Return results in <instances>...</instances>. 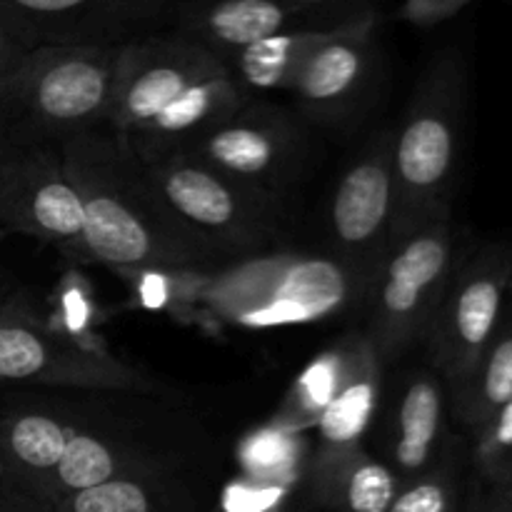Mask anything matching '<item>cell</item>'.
Masks as SVG:
<instances>
[{
  "mask_svg": "<svg viewBox=\"0 0 512 512\" xmlns=\"http://www.w3.org/2000/svg\"><path fill=\"white\" fill-rule=\"evenodd\" d=\"M195 278V298L205 308L248 328L310 323L365 303L355 278L335 255L245 260Z\"/></svg>",
  "mask_w": 512,
  "mask_h": 512,
  "instance_id": "cell-4",
  "label": "cell"
},
{
  "mask_svg": "<svg viewBox=\"0 0 512 512\" xmlns=\"http://www.w3.org/2000/svg\"><path fill=\"white\" fill-rule=\"evenodd\" d=\"M455 268L458 258L450 215L395 240L365 300L370 305L365 338L380 363L388 365L410 345L425 340Z\"/></svg>",
  "mask_w": 512,
  "mask_h": 512,
  "instance_id": "cell-6",
  "label": "cell"
},
{
  "mask_svg": "<svg viewBox=\"0 0 512 512\" xmlns=\"http://www.w3.org/2000/svg\"><path fill=\"white\" fill-rule=\"evenodd\" d=\"M83 420L50 410H13L0 418V458L8 485L33 495L58 465Z\"/></svg>",
  "mask_w": 512,
  "mask_h": 512,
  "instance_id": "cell-19",
  "label": "cell"
},
{
  "mask_svg": "<svg viewBox=\"0 0 512 512\" xmlns=\"http://www.w3.org/2000/svg\"><path fill=\"white\" fill-rule=\"evenodd\" d=\"M340 355H343V368H340L338 388L313 425L318 433L315 458L363 448L365 430L378 413L385 365L380 363L370 340L365 338V333L353 335L340 345Z\"/></svg>",
  "mask_w": 512,
  "mask_h": 512,
  "instance_id": "cell-17",
  "label": "cell"
},
{
  "mask_svg": "<svg viewBox=\"0 0 512 512\" xmlns=\"http://www.w3.org/2000/svg\"><path fill=\"white\" fill-rule=\"evenodd\" d=\"M0 383L100 393H150L155 388L148 375L108 350L50 328L15 290L0 303Z\"/></svg>",
  "mask_w": 512,
  "mask_h": 512,
  "instance_id": "cell-7",
  "label": "cell"
},
{
  "mask_svg": "<svg viewBox=\"0 0 512 512\" xmlns=\"http://www.w3.org/2000/svg\"><path fill=\"white\" fill-rule=\"evenodd\" d=\"M10 293H13V280H10L8 273H3V270H0V303H3Z\"/></svg>",
  "mask_w": 512,
  "mask_h": 512,
  "instance_id": "cell-31",
  "label": "cell"
},
{
  "mask_svg": "<svg viewBox=\"0 0 512 512\" xmlns=\"http://www.w3.org/2000/svg\"><path fill=\"white\" fill-rule=\"evenodd\" d=\"M5 483H8V473H5V463L3 458H0V488H3Z\"/></svg>",
  "mask_w": 512,
  "mask_h": 512,
  "instance_id": "cell-32",
  "label": "cell"
},
{
  "mask_svg": "<svg viewBox=\"0 0 512 512\" xmlns=\"http://www.w3.org/2000/svg\"><path fill=\"white\" fill-rule=\"evenodd\" d=\"M473 512H512V488H493Z\"/></svg>",
  "mask_w": 512,
  "mask_h": 512,
  "instance_id": "cell-30",
  "label": "cell"
},
{
  "mask_svg": "<svg viewBox=\"0 0 512 512\" xmlns=\"http://www.w3.org/2000/svg\"><path fill=\"white\" fill-rule=\"evenodd\" d=\"M375 5L368 0H180L175 25L218 58L303 28H335Z\"/></svg>",
  "mask_w": 512,
  "mask_h": 512,
  "instance_id": "cell-12",
  "label": "cell"
},
{
  "mask_svg": "<svg viewBox=\"0 0 512 512\" xmlns=\"http://www.w3.org/2000/svg\"><path fill=\"white\" fill-rule=\"evenodd\" d=\"M300 130L270 103H245L183 153L273 195L290 183L300 160Z\"/></svg>",
  "mask_w": 512,
  "mask_h": 512,
  "instance_id": "cell-14",
  "label": "cell"
},
{
  "mask_svg": "<svg viewBox=\"0 0 512 512\" xmlns=\"http://www.w3.org/2000/svg\"><path fill=\"white\" fill-rule=\"evenodd\" d=\"M468 70L455 50L430 60L400 128L393 133V243L420 225L450 215Z\"/></svg>",
  "mask_w": 512,
  "mask_h": 512,
  "instance_id": "cell-3",
  "label": "cell"
},
{
  "mask_svg": "<svg viewBox=\"0 0 512 512\" xmlns=\"http://www.w3.org/2000/svg\"><path fill=\"white\" fill-rule=\"evenodd\" d=\"M0 512H53L50 505L40 503L33 495L23 493V490L13 488V485L5 483L0 488Z\"/></svg>",
  "mask_w": 512,
  "mask_h": 512,
  "instance_id": "cell-29",
  "label": "cell"
},
{
  "mask_svg": "<svg viewBox=\"0 0 512 512\" xmlns=\"http://www.w3.org/2000/svg\"><path fill=\"white\" fill-rule=\"evenodd\" d=\"M155 198L190 240L218 263L253 258L278 233L275 198L193 153L143 163Z\"/></svg>",
  "mask_w": 512,
  "mask_h": 512,
  "instance_id": "cell-5",
  "label": "cell"
},
{
  "mask_svg": "<svg viewBox=\"0 0 512 512\" xmlns=\"http://www.w3.org/2000/svg\"><path fill=\"white\" fill-rule=\"evenodd\" d=\"M393 230V133L383 130L345 170L330 203L335 258L350 270L365 300L393 248Z\"/></svg>",
  "mask_w": 512,
  "mask_h": 512,
  "instance_id": "cell-10",
  "label": "cell"
},
{
  "mask_svg": "<svg viewBox=\"0 0 512 512\" xmlns=\"http://www.w3.org/2000/svg\"><path fill=\"white\" fill-rule=\"evenodd\" d=\"M512 278V248L495 243L458 265L430 323L425 345L435 373L448 388L470 373L498 333Z\"/></svg>",
  "mask_w": 512,
  "mask_h": 512,
  "instance_id": "cell-8",
  "label": "cell"
},
{
  "mask_svg": "<svg viewBox=\"0 0 512 512\" xmlns=\"http://www.w3.org/2000/svg\"><path fill=\"white\" fill-rule=\"evenodd\" d=\"M375 28L378 10L340 25L300 68L290 93L310 120L343 125L355 120L375 75Z\"/></svg>",
  "mask_w": 512,
  "mask_h": 512,
  "instance_id": "cell-15",
  "label": "cell"
},
{
  "mask_svg": "<svg viewBox=\"0 0 512 512\" xmlns=\"http://www.w3.org/2000/svg\"><path fill=\"white\" fill-rule=\"evenodd\" d=\"M30 53L28 45L23 40L15 38L8 28L0 25V88L10 80V75L18 70V65L23 63L25 55Z\"/></svg>",
  "mask_w": 512,
  "mask_h": 512,
  "instance_id": "cell-28",
  "label": "cell"
},
{
  "mask_svg": "<svg viewBox=\"0 0 512 512\" xmlns=\"http://www.w3.org/2000/svg\"><path fill=\"white\" fill-rule=\"evenodd\" d=\"M225 60L180 30L120 45L108 125L123 138L143 133L185 93L220 73Z\"/></svg>",
  "mask_w": 512,
  "mask_h": 512,
  "instance_id": "cell-9",
  "label": "cell"
},
{
  "mask_svg": "<svg viewBox=\"0 0 512 512\" xmlns=\"http://www.w3.org/2000/svg\"><path fill=\"white\" fill-rule=\"evenodd\" d=\"M0 230L43 240L73 260H88L83 210L58 150L0 160Z\"/></svg>",
  "mask_w": 512,
  "mask_h": 512,
  "instance_id": "cell-13",
  "label": "cell"
},
{
  "mask_svg": "<svg viewBox=\"0 0 512 512\" xmlns=\"http://www.w3.org/2000/svg\"><path fill=\"white\" fill-rule=\"evenodd\" d=\"M388 512H458V483L445 460L400 488Z\"/></svg>",
  "mask_w": 512,
  "mask_h": 512,
  "instance_id": "cell-26",
  "label": "cell"
},
{
  "mask_svg": "<svg viewBox=\"0 0 512 512\" xmlns=\"http://www.w3.org/2000/svg\"><path fill=\"white\" fill-rule=\"evenodd\" d=\"M470 3L473 0H403L400 18L418 25V28H433V25L458 15Z\"/></svg>",
  "mask_w": 512,
  "mask_h": 512,
  "instance_id": "cell-27",
  "label": "cell"
},
{
  "mask_svg": "<svg viewBox=\"0 0 512 512\" xmlns=\"http://www.w3.org/2000/svg\"><path fill=\"white\" fill-rule=\"evenodd\" d=\"M153 468H160V463L145 450L140 440L83 425L78 435L70 440L68 450L58 460V465L38 485L33 498L53 508L55 503H60L68 495L80 493V490L108 483L118 475Z\"/></svg>",
  "mask_w": 512,
  "mask_h": 512,
  "instance_id": "cell-18",
  "label": "cell"
},
{
  "mask_svg": "<svg viewBox=\"0 0 512 512\" xmlns=\"http://www.w3.org/2000/svg\"><path fill=\"white\" fill-rule=\"evenodd\" d=\"M118 48L40 45L0 88V160L108 125Z\"/></svg>",
  "mask_w": 512,
  "mask_h": 512,
  "instance_id": "cell-2",
  "label": "cell"
},
{
  "mask_svg": "<svg viewBox=\"0 0 512 512\" xmlns=\"http://www.w3.org/2000/svg\"><path fill=\"white\" fill-rule=\"evenodd\" d=\"M512 400V313L508 300V313L500 323L498 333L490 340L485 353L470 373L450 388L448 403L453 418L470 433H480L500 410Z\"/></svg>",
  "mask_w": 512,
  "mask_h": 512,
  "instance_id": "cell-21",
  "label": "cell"
},
{
  "mask_svg": "<svg viewBox=\"0 0 512 512\" xmlns=\"http://www.w3.org/2000/svg\"><path fill=\"white\" fill-rule=\"evenodd\" d=\"M58 153L83 210L90 263L175 275L208 273L218 265L165 213L143 160L110 125L73 135Z\"/></svg>",
  "mask_w": 512,
  "mask_h": 512,
  "instance_id": "cell-1",
  "label": "cell"
},
{
  "mask_svg": "<svg viewBox=\"0 0 512 512\" xmlns=\"http://www.w3.org/2000/svg\"><path fill=\"white\" fill-rule=\"evenodd\" d=\"M350 23V20H348ZM345 25V23H343ZM335 28H303L258 40L248 48L238 50L225 58L230 73L240 80L250 95L273 93V90H290L295 75L305 65V60L338 30Z\"/></svg>",
  "mask_w": 512,
  "mask_h": 512,
  "instance_id": "cell-22",
  "label": "cell"
},
{
  "mask_svg": "<svg viewBox=\"0 0 512 512\" xmlns=\"http://www.w3.org/2000/svg\"><path fill=\"white\" fill-rule=\"evenodd\" d=\"M473 460L485 483L512 488V400L473 438Z\"/></svg>",
  "mask_w": 512,
  "mask_h": 512,
  "instance_id": "cell-25",
  "label": "cell"
},
{
  "mask_svg": "<svg viewBox=\"0 0 512 512\" xmlns=\"http://www.w3.org/2000/svg\"><path fill=\"white\" fill-rule=\"evenodd\" d=\"M183 493L165 478L163 470H135L80 490L55 503L53 512H175Z\"/></svg>",
  "mask_w": 512,
  "mask_h": 512,
  "instance_id": "cell-23",
  "label": "cell"
},
{
  "mask_svg": "<svg viewBox=\"0 0 512 512\" xmlns=\"http://www.w3.org/2000/svg\"><path fill=\"white\" fill-rule=\"evenodd\" d=\"M400 478L385 460L365 448L315 458V498L335 512H388L398 498Z\"/></svg>",
  "mask_w": 512,
  "mask_h": 512,
  "instance_id": "cell-20",
  "label": "cell"
},
{
  "mask_svg": "<svg viewBox=\"0 0 512 512\" xmlns=\"http://www.w3.org/2000/svg\"><path fill=\"white\" fill-rule=\"evenodd\" d=\"M448 393L435 370H418L405 378L388 413L385 430V463L395 470L400 483L430 473L443 460Z\"/></svg>",
  "mask_w": 512,
  "mask_h": 512,
  "instance_id": "cell-16",
  "label": "cell"
},
{
  "mask_svg": "<svg viewBox=\"0 0 512 512\" xmlns=\"http://www.w3.org/2000/svg\"><path fill=\"white\" fill-rule=\"evenodd\" d=\"M340 368H343L340 348L315 360L308 373L295 383L293 395L285 403L278 423L288 425V428H310V425H315L318 415L323 413V408L333 398L335 388H338Z\"/></svg>",
  "mask_w": 512,
  "mask_h": 512,
  "instance_id": "cell-24",
  "label": "cell"
},
{
  "mask_svg": "<svg viewBox=\"0 0 512 512\" xmlns=\"http://www.w3.org/2000/svg\"><path fill=\"white\" fill-rule=\"evenodd\" d=\"M180 0H0V25L40 45L118 48L175 18Z\"/></svg>",
  "mask_w": 512,
  "mask_h": 512,
  "instance_id": "cell-11",
  "label": "cell"
},
{
  "mask_svg": "<svg viewBox=\"0 0 512 512\" xmlns=\"http://www.w3.org/2000/svg\"><path fill=\"white\" fill-rule=\"evenodd\" d=\"M508 300H510V313H512V278H510V295H508Z\"/></svg>",
  "mask_w": 512,
  "mask_h": 512,
  "instance_id": "cell-33",
  "label": "cell"
}]
</instances>
